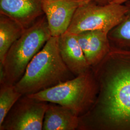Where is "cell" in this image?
I'll return each instance as SVG.
<instances>
[{
  "mask_svg": "<svg viewBox=\"0 0 130 130\" xmlns=\"http://www.w3.org/2000/svg\"><path fill=\"white\" fill-rule=\"evenodd\" d=\"M91 68L98 94L90 109L79 117L78 130H130V50L111 46Z\"/></svg>",
  "mask_w": 130,
  "mask_h": 130,
  "instance_id": "6da1fadb",
  "label": "cell"
},
{
  "mask_svg": "<svg viewBox=\"0 0 130 130\" xmlns=\"http://www.w3.org/2000/svg\"><path fill=\"white\" fill-rule=\"evenodd\" d=\"M73 74L62 60L58 37L51 36L28 64L22 78L15 84L23 95L38 93L73 79Z\"/></svg>",
  "mask_w": 130,
  "mask_h": 130,
  "instance_id": "7a4b0ae2",
  "label": "cell"
},
{
  "mask_svg": "<svg viewBox=\"0 0 130 130\" xmlns=\"http://www.w3.org/2000/svg\"><path fill=\"white\" fill-rule=\"evenodd\" d=\"M51 36L44 14L26 28L10 47L1 63L4 68V83L16 84L23 76L29 63Z\"/></svg>",
  "mask_w": 130,
  "mask_h": 130,
  "instance_id": "3957f363",
  "label": "cell"
},
{
  "mask_svg": "<svg viewBox=\"0 0 130 130\" xmlns=\"http://www.w3.org/2000/svg\"><path fill=\"white\" fill-rule=\"evenodd\" d=\"M98 93V84L91 68L73 79L28 95L40 100L67 107L79 117L93 106Z\"/></svg>",
  "mask_w": 130,
  "mask_h": 130,
  "instance_id": "277c9868",
  "label": "cell"
},
{
  "mask_svg": "<svg viewBox=\"0 0 130 130\" xmlns=\"http://www.w3.org/2000/svg\"><path fill=\"white\" fill-rule=\"evenodd\" d=\"M127 10L125 4L90 1L77 10L67 31L75 34L94 30L109 32L122 20Z\"/></svg>",
  "mask_w": 130,
  "mask_h": 130,
  "instance_id": "5b68a950",
  "label": "cell"
},
{
  "mask_svg": "<svg viewBox=\"0 0 130 130\" xmlns=\"http://www.w3.org/2000/svg\"><path fill=\"white\" fill-rule=\"evenodd\" d=\"M48 102L23 95L0 125V130H42Z\"/></svg>",
  "mask_w": 130,
  "mask_h": 130,
  "instance_id": "8992f818",
  "label": "cell"
},
{
  "mask_svg": "<svg viewBox=\"0 0 130 130\" xmlns=\"http://www.w3.org/2000/svg\"><path fill=\"white\" fill-rule=\"evenodd\" d=\"M92 0H42V9L52 36L67 32L77 10Z\"/></svg>",
  "mask_w": 130,
  "mask_h": 130,
  "instance_id": "52a82bcc",
  "label": "cell"
},
{
  "mask_svg": "<svg viewBox=\"0 0 130 130\" xmlns=\"http://www.w3.org/2000/svg\"><path fill=\"white\" fill-rule=\"evenodd\" d=\"M0 14L27 28L44 15L42 0H0Z\"/></svg>",
  "mask_w": 130,
  "mask_h": 130,
  "instance_id": "ba28073f",
  "label": "cell"
},
{
  "mask_svg": "<svg viewBox=\"0 0 130 130\" xmlns=\"http://www.w3.org/2000/svg\"><path fill=\"white\" fill-rule=\"evenodd\" d=\"M108 32L102 30L85 31L76 34L79 44L91 67L98 64L111 49Z\"/></svg>",
  "mask_w": 130,
  "mask_h": 130,
  "instance_id": "9c48e42d",
  "label": "cell"
},
{
  "mask_svg": "<svg viewBox=\"0 0 130 130\" xmlns=\"http://www.w3.org/2000/svg\"><path fill=\"white\" fill-rule=\"evenodd\" d=\"M58 48L62 60L75 76L91 69L79 44L76 34L67 31L58 36Z\"/></svg>",
  "mask_w": 130,
  "mask_h": 130,
  "instance_id": "30bf717a",
  "label": "cell"
},
{
  "mask_svg": "<svg viewBox=\"0 0 130 130\" xmlns=\"http://www.w3.org/2000/svg\"><path fill=\"white\" fill-rule=\"evenodd\" d=\"M79 117L67 107L48 102L43 122V130H78Z\"/></svg>",
  "mask_w": 130,
  "mask_h": 130,
  "instance_id": "8fae6325",
  "label": "cell"
},
{
  "mask_svg": "<svg viewBox=\"0 0 130 130\" xmlns=\"http://www.w3.org/2000/svg\"><path fill=\"white\" fill-rule=\"evenodd\" d=\"M25 29L14 19L0 14V63H3L7 52Z\"/></svg>",
  "mask_w": 130,
  "mask_h": 130,
  "instance_id": "7c38bea8",
  "label": "cell"
},
{
  "mask_svg": "<svg viewBox=\"0 0 130 130\" xmlns=\"http://www.w3.org/2000/svg\"><path fill=\"white\" fill-rule=\"evenodd\" d=\"M127 10L123 19L108 33L111 46L130 50V1L124 4Z\"/></svg>",
  "mask_w": 130,
  "mask_h": 130,
  "instance_id": "4fadbf2b",
  "label": "cell"
},
{
  "mask_svg": "<svg viewBox=\"0 0 130 130\" xmlns=\"http://www.w3.org/2000/svg\"><path fill=\"white\" fill-rule=\"evenodd\" d=\"M23 94L19 92L14 84H0V125L10 109Z\"/></svg>",
  "mask_w": 130,
  "mask_h": 130,
  "instance_id": "5bb4252c",
  "label": "cell"
},
{
  "mask_svg": "<svg viewBox=\"0 0 130 130\" xmlns=\"http://www.w3.org/2000/svg\"><path fill=\"white\" fill-rule=\"evenodd\" d=\"M129 1L130 0H110L109 2L118 5H123Z\"/></svg>",
  "mask_w": 130,
  "mask_h": 130,
  "instance_id": "9a60e30c",
  "label": "cell"
},
{
  "mask_svg": "<svg viewBox=\"0 0 130 130\" xmlns=\"http://www.w3.org/2000/svg\"><path fill=\"white\" fill-rule=\"evenodd\" d=\"M92 1H94L100 3H109L110 0H92Z\"/></svg>",
  "mask_w": 130,
  "mask_h": 130,
  "instance_id": "2e32d148",
  "label": "cell"
}]
</instances>
